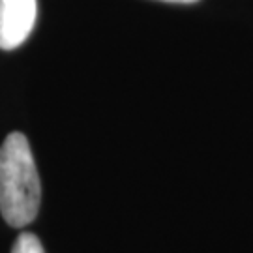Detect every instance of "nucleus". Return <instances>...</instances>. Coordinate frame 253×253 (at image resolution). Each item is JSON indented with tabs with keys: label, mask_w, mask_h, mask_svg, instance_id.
I'll return each instance as SVG.
<instances>
[{
	"label": "nucleus",
	"mask_w": 253,
	"mask_h": 253,
	"mask_svg": "<svg viewBox=\"0 0 253 253\" xmlns=\"http://www.w3.org/2000/svg\"><path fill=\"white\" fill-rule=\"evenodd\" d=\"M42 184L27 137L9 133L0 146V214L11 227H25L38 216Z\"/></svg>",
	"instance_id": "1"
},
{
	"label": "nucleus",
	"mask_w": 253,
	"mask_h": 253,
	"mask_svg": "<svg viewBox=\"0 0 253 253\" xmlns=\"http://www.w3.org/2000/svg\"><path fill=\"white\" fill-rule=\"evenodd\" d=\"M38 17V0H0V49L11 51L27 42Z\"/></svg>",
	"instance_id": "2"
},
{
	"label": "nucleus",
	"mask_w": 253,
	"mask_h": 253,
	"mask_svg": "<svg viewBox=\"0 0 253 253\" xmlns=\"http://www.w3.org/2000/svg\"><path fill=\"white\" fill-rule=\"evenodd\" d=\"M11 253H45V252H43V246H42V242H40V238L36 235L23 233L15 240Z\"/></svg>",
	"instance_id": "3"
},
{
	"label": "nucleus",
	"mask_w": 253,
	"mask_h": 253,
	"mask_svg": "<svg viewBox=\"0 0 253 253\" xmlns=\"http://www.w3.org/2000/svg\"><path fill=\"white\" fill-rule=\"evenodd\" d=\"M162 2H172V4H193L197 0H162Z\"/></svg>",
	"instance_id": "4"
}]
</instances>
